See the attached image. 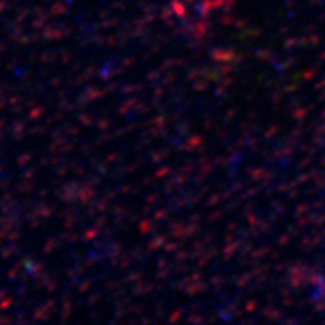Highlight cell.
Returning a JSON list of instances; mask_svg holds the SVG:
<instances>
[{"label":"cell","mask_w":325,"mask_h":325,"mask_svg":"<svg viewBox=\"0 0 325 325\" xmlns=\"http://www.w3.org/2000/svg\"><path fill=\"white\" fill-rule=\"evenodd\" d=\"M204 7L208 8H218V7H223L226 3V0H203Z\"/></svg>","instance_id":"obj_1"}]
</instances>
